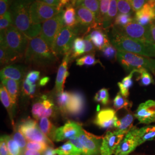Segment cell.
Masks as SVG:
<instances>
[{"label": "cell", "mask_w": 155, "mask_h": 155, "mask_svg": "<svg viewBox=\"0 0 155 155\" xmlns=\"http://www.w3.org/2000/svg\"><path fill=\"white\" fill-rule=\"evenodd\" d=\"M55 107L51 100L46 95H43L40 99L35 102L32 107V114L36 120L43 117H51L54 115Z\"/></svg>", "instance_id": "13"}, {"label": "cell", "mask_w": 155, "mask_h": 155, "mask_svg": "<svg viewBox=\"0 0 155 155\" xmlns=\"http://www.w3.org/2000/svg\"><path fill=\"white\" fill-rule=\"evenodd\" d=\"M40 77V72L38 71H31L28 73L26 76L25 81L27 83L35 85L36 82L39 80Z\"/></svg>", "instance_id": "48"}, {"label": "cell", "mask_w": 155, "mask_h": 155, "mask_svg": "<svg viewBox=\"0 0 155 155\" xmlns=\"http://www.w3.org/2000/svg\"><path fill=\"white\" fill-rule=\"evenodd\" d=\"M147 2V0H131L133 12H136L141 9Z\"/></svg>", "instance_id": "52"}, {"label": "cell", "mask_w": 155, "mask_h": 155, "mask_svg": "<svg viewBox=\"0 0 155 155\" xmlns=\"http://www.w3.org/2000/svg\"><path fill=\"white\" fill-rule=\"evenodd\" d=\"M84 41L85 44V50H84V54H91L94 53L95 50V47H94L93 43L86 38L84 37Z\"/></svg>", "instance_id": "53"}, {"label": "cell", "mask_w": 155, "mask_h": 155, "mask_svg": "<svg viewBox=\"0 0 155 155\" xmlns=\"http://www.w3.org/2000/svg\"><path fill=\"white\" fill-rule=\"evenodd\" d=\"M125 134L115 130L107 131L102 138L101 155H114L119 144Z\"/></svg>", "instance_id": "14"}, {"label": "cell", "mask_w": 155, "mask_h": 155, "mask_svg": "<svg viewBox=\"0 0 155 155\" xmlns=\"http://www.w3.org/2000/svg\"><path fill=\"white\" fill-rule=\"evenodd\" d=\"M137 72V70H133L130 74L122 80L121 82L118 83V86L120 90V93L122 95L127 98L129 94V89L133 85V77L134 74Z\"/></svg>", "instance_id": "32"}, {"label": "cell", "mask_w": 155, "mask_h": 155, "mask_svg": "<svg viewBox=\"0 0 155 155\" xmlns=\"http://www.w3.org/2000/svg\"><path fill=\"white\" fill-rule=\"evenodd\" d=\"M139 133V145L148 141L155 140V125L140 128Z\"/></svg>", "instance_id": "30"}, {"label": "cell", "mask_w": 155, "mask_h": 155, "mask_svg": "<svg viewBox=\"0 0 155 155\" xmlns=\"http://www.w3.org/2000/svg\"><path fill=\"white\" fill-rule=\"evenodd\" d=\"M0 155H9L6 141L5 135L2 136L0 139Z\"/></svg>", "instance_id": "51"}, {"label": "cell", "mask_w": 155, "mask_h": 155, "mask_svg": "<svg viewBox=\"0 0 155 155\" xmlns=\"http://www.w3.org/2000/svg\"><path fill=\"white\" fill-rule=\"evenodd\" d=\"M110 43L118 51L148 58H155V44L129 38L117 32L113 27Z\"/></svg>", "instance_id": "4"}, {"label": "cell", "mask_w": 155, "mask_h": 155, "mask_svg": "<svg viewBox=\"0 0 155 155\" xmlns=\"http://www.w3.org/2000/svg\"><path fill=\"white\" fill-rule=\"evenodd\" d=\"M152 23H153V24H155V21H153V22H152Z\"/></svg>", "instance_id": "61"}, {"label": "cell", "mask_w": 155, "mask_h": 155, "mask_svg": "<svg viewBox=\"0 0 155 155\" xmlns=\"http://www.w3.org/2000/svg\"><path fill=\"white\" fill-rule=\"evenodd\" d=\"M17 127L28 141L41 142L54 146L51 140L43 133L37 122L32 119L28 118L22 120Z\"/></svg>", "instance_id": "7"}, {"label": "cell", "mask_w": 155, "mask_h": 155, "mask_svg": "<svg viewBox=\"0 0 155 155\" xmlns=\"http://www.w3.org/2000/svg\"><path fill=\"white\" fill-rule=\"evenodd\" d=\"M63 9L55 16L43 22L41 25V31L39 36L51 50L58 34L64 26L63 20Z\"/></svg>", "instance_id": "8"}, {"label": "cell", "mask_w": 155, "mask_h": 155, "mask_svg": "<svg viewBox=\"0 0 155 155\" xmlns=\"http://www.w3.org/2000/svg\"><path fill=\"white\" fill-rule=\"evenodd\" d=\"M39 127L43 133L50 139H54L55 132V126L51 122L47 117H43L40 120Z\"/></svg>", "instance_id": "31"}, {"label": "cell", "mask_w": 155, "mask_h": 155, "mask_svg": "<svg viewBox=\"0 0 155 155\" xmlns=\"http://www.w3.org/2000/svg\"><path fill=\"white\" fill-rule=\"evenodd\" d=\"M0 99L2 104L6 109L8 111V113L10 116L12 124L14 125V121H13V108L15 105L13 104L11 97L10 96L7 90H6L5 87L2 84L1 85L0 88Z\"/></svg>", "instance_id": "26"}, {"label": "cell", "mask_w": 155, "mask_h": 155, "mask_svg": "<svg viewBox=\"0 0 155 155\" xmlns=\"http://www.w3.org/2000/svg\"><path fill=\"white\" fill-rule=\"evenodd\" d=\"M75 9L79 26L87 28V32L91 29L98 28L96 16L94 13L82 6H78Z\"/></svg>", "instance_id": "18"}, {"label": "cell", "mask_w": 155, "mask_h": 155, "mask_svg": "<svg viewBox=\"0 0 155 155\" xmlns=\"http://www.w3.org/2000/svg\"><path fill=\"white\" fill-rule=\"evenodd\" d=\"M13 0H0V16H2L10 9Z\"/></svg>", "instance_id": "50"}, {"label": "cell", "mask_w": 155, "mask_h": 155, "mask_svg": "<svg viewBox=\"0 0 155 155\" xmlns=\"http://www.w3.org/2000/svg\"><path fill=\"white\" fill-rule=\"evenodd\" d=\"M133 18L143 26L148 25L155 21V7L147 2L141 9L135 12Z\"/></svg>", "instance_id": "21"}, {"label": "cell", "mask_w": 155, "mask_h": 155, "mask_svg": "<svg viewBox=\"0 0 155 155\" xmlns=\"http://www.w3.org/2000/svg\"><path fill=\"white\" fill-rule=\"evenodd\" d=\"M25 72V67L21 65H9L4 67L0 72L1 79H12L20 83Z\"/></svg>", "instance_id": "23"}, {"label": "cell", "mask_w": 155, "mask_h": 155, "mask_svg": "<svg viewBox=\"0 0 155 155\" xmlns=\"http://www.w3.org/2000/svg\"><path fill=\"white\" fill-rule=\"evenodd\" d=\"M109 95L108 90L105 88L101 89L94 96V101L97 102H101L103 105H106L109 102Z\"/></svg>", "instance_id": "46"}, {"label": "cell", "mask_w": 155, "mask_h": 155, "mask_svg": "<svg viewBox=\"0 0 155 155\" xmlns=\"http://www.w3.org/2000/svg\"><path fill=\"white\" fill-rule=\"evenodd\" d=\"M134 21L132 15L118 13L114 22V25L117 27H124Z\"/></svg>", "instance_id": "43"}, {"label": "cell", "mask_w": 155, "mask_h": 155, "mask_svg": "<svg viewBox=\"0 0 155 155\" xmlns=\"http://www.w3.org/2000/svg\"><path fill=\"white\" fill-rule=\"evenodd\" d=\"M134 115L129 112L124 117H122L121 119L118 120L116 126L117 131L126 134L133 127L132 125L134 121Z\"/></svg>", "instance_id": "27"}, {"label": "cell", "mask_w": 155, "mask_h": 155, "mask_svg": "<svg viewBox=\"0 0 155 155\" xmlns=\"http://www.w3.org/2000/svg\"><path fill=\"white\" fill-rule=\"evenodd\" d=\"M57 155H82V153L70 141L55 149Z\"/></svg>", "instance_id": "33"}, {"label": "cell", "mask_w": 155, "mask_h": 155, "mask_svg": "<svg viewBox=\"0 0 155 155\" xmlns=\"http://www.w3.org/2000/svg\"><path fill=\"white\" fill-rule=\"evenodd\" d=\"M85 98L80 92L71 93L70 100L67 107V114L73 116H79L83 113L85 109Z\"/></svg>", "instance_id": "20"}, {"label": "cell", "mask_w": 155, "mask_h": 155, "mask_svg": "<svg viewBox=\"0 0 155 155\" xmlns=\"http://www.w3.org/2000/svg\"><path fill=\"white\" fill-rule=\"evenodd\" d=\"M84 37L90 40L97 49L101 51L111 43L109 36L102 28H95Z\"/></svg>", "instance_id": "22"}, {"label": "cell", "mask_w": 155, "mask_h": 155, "mask_svg": "<svg viewBox=\"0 0 155 155\" xmlns=\"http://www.w3.org/2000/svg\"><path fill=\"white\" fill-rule=\"evenodd\" d=\"M12 137L16 141L17 144L18 145V146L20 147V149L21 150L23 153V152L26 150L25 148L27 147V143L26 142L25 137L24 136L22 133L18 130L17 127L14 130V132L13 133Z\"/></svg>", "instance_id": "45"}, {"label": "cell", "mask_w": 155, "mask_h": 155, "mask_svg": "<svg viewBox=\"0 0 155 155\" xmlns=\"http://www.w3.org/2000/svg\"><path fill=\"white\" fill-rule=\"evenodd\" d=\"M71 93L63 91L57 95V104L58 108L63 114H67V107L68 105Z\"/></svg>", "instance_id": "35"}, {"label": "cell", "mask_w": 155, "mask_h": 155, "mask_svg": "<svg viewBox=\"0 0 155 155\" xmlns=\"http://www.w3.org/2000/svg\"><path fill=\"white\" fill-rule=\"evenodd\" d=\"M61 11L57 6L50 5L36 0L31 6L30 17L33 24H41L55 16Z\"/></svg>", "instance_id": "10"}, {"label": "cell", "mask_w": 155, "mask_h": 155, "mask_svg": "<svg viewBox=\"0 0 155 155\" xmlns=\"http://www.w3.org/2000/svg\"><path fill=\"white\" fill-rule=\"evenodd\" d=\"M77 1V0H72V1H71V4L73 5V4L75 2V1Z\"/></svg>", "instance_id": "60"}, {"label": "cell", "mask_w": 155, "mask_h": 155, "mask_svg": "<svg viewBox=\"0 0 155 155\" xmlns=\"http://www.w3.org/2000/svg\"><path fill=\"white\" fill-rule=\"evenodd\" d=\"M50 146V145H49L48 144L44 143H41V142L28 141L27 144L26 149L34 150L38 151L39 152L43 153Z\"/></svg>", "instance_id": "47"}, {"label": "cell", "mask_w": 155, "mask_h": 155, "mask_svg": "<svg viewBox=\"0 0 155 155\" xmlns=\"http://www.w3.org/2000/svg\"><path fill=\"white\" fill-rule=\"evenodd\" d=\"M13 25L12 16L11 11H8L0 18V33H5L6 30Z\"/></svg>", "instance_id": "40"}, {"label": "cell", "mask_w": 155, "mask_h": 155, "mask_svg": "<svg viewBox=\"0 0 155 155\" xmlns=\"http://www.w3.org/2000/svg\"><path fill=\"white\" fill-rule=\"evenodd\" d=\"M82 130L83 129L79 124L69 121L63 126L56 129L53 140L57 142L70 140L74 137H78Z\"/></svg>", "instance_id": "15"}, {"label": "cell", "mask_w": 155, "mask_h": 155, "mask_svg": "<svg viewBox=\"0 0 155 155\" xmlns=\"http://www.w3.org/2000/svg\"><path fill=\"white\" fill-rule=\"evenodd\" d=\"M49 81H50V78L45 77L43 78L40 79V81L39 82V84L41 86H44L45 85H46Z\"/></svg>", "instance_id": "58"}, {"label": "cell", "mask_w": 155, "mask_h": 155, "mask_svg": "<svg viewBox=\"0 0 155 155\" xmlns=\"http://www.w3.org/2000/svg\"><path fill=\"white\" fill-rule=\"evenodd\" d=\"M118 12L117 0H111L107 14L102 25V28L103 29L106 30L110 27L113 21L114 22L116 17L118 15Z\"/></svg>", "instance_id": "28"}, {"label": "cell", "mask_w": 155, "mask_h": 155, "mask_svg": "<svg viewBox=\"0 0 155 155\" xmlns=\"http://www.w3.org/2000/svg\"><path fill=\"white\" fill-rule=\"evenodd\" d=\"M154 74H155V73H154Z\"/></svg>", "instance_id": "64"}, {"label": "cell", "mask_w": 155, "mask_h": 155, "mask_svg": "<svg viewBox=\"0 0 155 155\" xmlns=\"http://www.w3.org/2000/svg\"><path fill=\"white\" fill-rule=\"evenodd\" d=\"M75 8L82 6L94 13L97 20L100 15V0H77L72 5Z\"/></svg>", "instance_id": "29"}, {"label": "cell", "mask_w": 155, "mask_h": 155, "mask_svg": "<svg viewBox=\"0 0 155 155\" xmlns=\"http://www.w3.org/2000/svg\"><path fill=\"white\" fill-rule=\"evenodd\" d=\"M74 31L64 26L58 34L52 46V50L57 57L58 56L65 55L71 51L74 41L77 38Z\"/></svg>", "instance_id": "9"}, {"label": "cell", "mask_w": 155, "mask_h": 155, "mask_svg": "<svg viewBox=\"0 0 155 155\" xmlns=\"http://www.w3.org/2000/svg\"><path fill=\"white\" fill-rule=\"evenodd\" d=\"M1 82L10 95L13 104L15 105L18 97L20 82L12 79H2L1 80Z\"/></svg>", "instance_id": "25"}, {"label": "cell", "mask_w": 155, "mask_h": 155, "mask_svg": "<svg viewBox=\"0 0 155 155\" xmlns=\"http://www.w3.org/2000/svg\"><path fill=\"white\" fill-rule=\"evenodd\" d=\"M110 1L111 0H100V15L97 20L98 28H102V23L105 20L109 9Z\"/></svg>", "instance_id": "38"}, {"label": "cell", "mask_w": 155, "mask_h": 155, "mask_svg": "<svg viewBox=\"0 0 155 155\" xmlns=\"http://www.w3.org/2000/svg\"><path fill=\"white\" fill-rule=\"evenodd\" d=\"M42 155H57V154L56 153L55 150H54L52 147L50 146L42 153Z\"/></svg>", "instance_id": "56"}, {"label": "cell", "mask_w": 155, "mask_h": 155, "mask_svg": "<svg viewBox=\"0 0 155 155\" xmlns=\"http://www.w3.org/2000/svg\"><path fill=\"white\" fill-rule=\"evenodd\" d=\"M113 103L114 107L116 110L121 109H129L132 106V104L127 100V98L124 97L120 92L117 94L113 101Z\"/></svg>", "instance_id": "37"}, {"label": "cell", "mask_w": 155, "mask_h": 155, "mask_svg": "<svg viewBox=\"0 0 155 155\" xmlns=\"http://www.w3.org/2000/svg\"><path fill=\"white\" fill-rule=\"evenodd\" d=\"M63 20L64 26L74 31L77 33L79 27L77 12L75 8L71 4L67 6L65 10H63Z\"/></svg>", "instance_id": "24"}, {"label": "cell", "mask_w": 155, "mask_h": 155, "mask_svg": "<svg viewBox=\"0 0 155 155\" xmlns=\"http://www.w3.org/2000/svg\"><path fill=\"white\" fill-rule=\"evenodd\" d=\"M22 91L24 93L27 95H32L36 91V84L31 85L24 80L22 84Z\"/></svg>", "instance_id": "49"}, {"label": "cell", "mask_w": 155, "mask_h": 155, "mask_svg": "<svg viewBox=\"0 0 155 155\" xmlns=\"http://www.w3.org/2000/svg\"><path fill=\"white\" fill-rule=\"evenodd\" d=\"M117 60L127 72L145 69L155 72V59L130 52L118 51Z\"/></svg>", "instance_id": "5"}, {"label": "cell", "mask_w": 155, "mask_h": 155, "mask_svg": "<svg viewBox=\"0 0 155 155\" xmlns=\"http://www.w3.org/2000/svg\"><path fill=\"white\" fill-rule=\"evenodd\" d=\"M151 1V0H147V1L148 2V1Z\"/></svg>", "instance_id": "62"}, {"label": "cell", "mask_w": 155, "mask_h": 155, "mask_svg": "<svg viewBox=\"0 0 155 155\" xmlns=\"http://www.w3.org/2000/svg\"><path fill=\"white\" fill-rule=\"evenodd\" d=\"M85 44L83 38L77 37L74 41L71 50V59H75L84 54Z\"/></svg>", "instance_id": "34"}, {"label": "cell", "mask_w": 155, "mask_h": 155, "mask_svg": "<svg viewBox=\"0 0 155 155\" xmlns=\"http://www.w3.org/2000/svg\"><path fill=\"white\" fill-rule=\"evenodd\" d=\"M139 129L133 127L118 146L114 155H129L139 146Z\"/></svg>", "instance_id": "11"}, {"label": "cell", "mask_w": 155, "mask_h": 155, "mask_svg": "<svg viewBox=\"0 0 155 155\" xmlns=\"http://www.w3.org/2000/svg\"><path fill=\"white\" fill-rule=\"evenodd\" d=\"M6 141L9 155H22V152L18 145L11 136L5 135Z\"/></svg>", "instance_id": "42"}, {"label": "cell", "mask_w": 155, "mask_h": 155, "mask_svg": "<svg viewBox=\"0 0 155 155\" xmlns=\"http://www.w3.org/2000/svg\"><path fill=\"white\" fill-rule=\"evenodd\" d=\"M134 117L141 124L155 122V101L148 100L141 104L134 113Z\"/></svg>", "instance_id": "16"}, {"label": "cell", "mask_w": 155, "mask_h": 155, "mask_svg": "<svg viewBox=\"0 0 155 155\" xmlns=\"http://www.w3.org/2000/svg\"></svg>", "instance_id": "63"}, {"label": "cell", "mask_w": 155, "mask_h": 155, "mask_svg": "<svg viewBox=\"0 0 155 155\" xmlns=\"http://www.w3.org/2000/svg\"><path fill=\"white\" fill-rule=\"evenodd\" d=\"M117 3L118 13L132 15L134 12L131 0H117Z\"/></svg>", "instance_id": "44"}, {"label": "cell", "mask_w": 155, "mask_h": 155, "mask_svg": "<svg viewBox=\"0 0 155 155\" xmlns=\"http://www.w3.org/2000/svg\"><path fill=\"white\" fill-rule=\"evenodd\" d=\"M98 63H100L101 65H102V63H101L100 60L95 58L94 53L88 54L76 60V64L79 66H91Z\"/></svg>", "instance_id": "36"}, {"label": "cell", "mask_w": 155, "mask_h": 155, "mask_svg": "<svg viewBox=\"0 0 155 155\" xmlns=\"http://www.w3.org/2000/svg\"><path fill=\"white\" fill-rule=\"evenodd\" d=\"M118 120L116 111L110 108H106L98 112L94 123L100 128L108 129L116 127Z\"/></svg>", "instance_id": "17"}, {"label": "cell", "mask_w": 155, "mask_h": 155, "mask_svg": "<svg viewBox=\"0 0 155 155\" xmlns=\"http://www.w3.org/2000/svg\"><path fill=\"white\" fill-rule=\"evenodd\" d=\"M150 27L152 36V38H153V41L155 43V24H154L153 23H151L150 24Z\"/></svg>", "instance_id": "59"}, {"label": "cell", "mask_w": 155, "mask_h": 155, "mask_svg": "<svg viewBox=\"0 0 155 155\" xmlns=\"http://www.w3.org/2000/svg\"><path fill=\"white\" fill-rule=\"evenodd\" d=\"M29 41L14 25L8 28L5 33H0V47L5 51L7 64L18 61L25 56Z\"/></svg>", "instance_id": "2"}, {"label": "cell", "mask_w": 155, "mask_h": 155, "mask_svg": "<svg viewBox=\"0 0 155 155\" xmlns=\"http://www.w3.org/2000/svg\"><path fill=\"white\" fill-rule=\"evenodd\" d=\"M71 51L66 54L63 59L61 65L59 67L55 81V90L57 94H59L63 91L64 84L66 79L69 75L68 66L70 60L71 59Z\"/></svg>", "instance_id": "19"}, {"label": "cell", "mask_w": 155, "mask_h": 155, "mask_svg": "<svg viewBox=\"0 0 155 155\" xmlns=\"http://www.w3.org/2000/svg\"><path fill=\"white\" fill-rule=\"evenodd\" d=\"M22 155H42V154L41 152L36 150L26 149L23 152Z\"/></svg>", "instance_id": "57"}, {"label": "cell", "mask_w": 155, "mask_h": 155, "mask_svg": "<svg viewBox=\"0 0 155 155\" xmlns=\"http://www.w3.org/2000/svg\"><path fill=\"white\" fill-rule=\"evenodd\" d=\"M78 137L86 150L85 155H101L103 137L95 136L83 129Z\"/></svg>", "instance_id": "12"}, {"label": "cell", "mask_w": 155, "mask_h": 155, "mask_svg": "<svg viewBox=\"0 0 155 155\" xmlns=\"http://www.w3.org/2000/svg\"><path fill=\"white\" fill-rule=\"evenodd\" d=\"M50 5L58 6L60 0H36Z\"/></svg>", "instance_id": "54"}, {"label": "cell", "mask_w": 155, "mask_h": 155, "mask_svg": "<svg viewBox=\"0 0 155 155\" xmlns=\"http://www.w3.org/2000/svg\"><path fill=\"white\" fill-rule=\"evenodd\" d=\"M24 57L26 63L39 67L52 65L58 59L52 50L40 36L29 40Z\"/></svg>", "instance_id": "3"}, {"label": "cell", "mask_w": 155, "mask_h": 155, "mask_svg": "<svg viewBox=\"0 0 155 155\" xmlns=\"http://www.w3.org/2000/svg\"><path fill=\"white\" fill-rule=\"evenodd\" d=\"M71 1H72V0H60L59 5L58 6V9L60 11L63 10V8L64 6H67L68 5L71 4V3H70V2H71Z\"/></svg>", "instance_id": "55"}, {"label": "cell", "mask_w": 155, "mask_h": 155, "mask_svg": "<svg viewBox=\"0 0 155 155\" xmlns=\"http://www.w3.org/2000/svg\"><path fill=\"white\" fill-rule=\"evenodd\" d=\"M36 0H13L11 11L13 25L24 33L29 40L39 36L42 24H35L30 17V8Z\"/></svg>", "instance_id": "1"}, {"label": "cell", "mask_w": 155, "mask_h": 155, "mask_svg": "<svg viewBox=\"0 0 155 155\" xmlns=\"http://www.w3.org/2000/svg\"><path fill=\"white\" fill-rule=\"evenodd\" d=\"M150 24L147 26H143L134 20L124 27L114 25L113 27L118 32L129 38L155 44L152 36Z\"/></svg>", "instance_id": "6"}, {"label": "cell", "mask_w": 155, "mask_h": 155, "mask_svg": "<svg viewBox=\"0 0 155 155\" xmlns=\"http://www.w3.org/2000/svg\"><path fill=\"white\" fill-rule=\"evenodd\" d=\"M137 73L139 74L138 80L140 85L143 86H148L155 82L153 78L149 72V71L145 69H140L137 70Z\"/></svg>", "instance_id": "39"}, {"label": "cell", "mask_w": 155, "mask_h": 155, "mask_svg": "<svg viewBox=\"0 0 155 155\" xmlns=\"http://www.w3.org/2000/svg\"><path fill=\"white\" fill-rule=\"evenodd\" d=\"M102 55L106 59L114 61L117 59L118 50L111 43L107 45L101 50Z\"/></svg>", "instance_id": "41"}]
</instances>
